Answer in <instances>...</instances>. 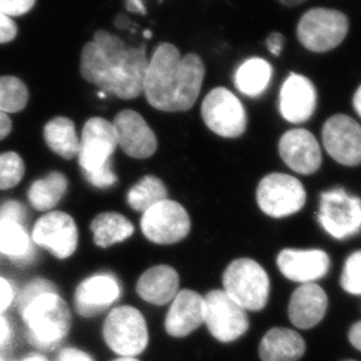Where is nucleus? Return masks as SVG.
<instances>
[{"instance_id":"obj_51","label":"nucleus","mask_w":361,"mask_h":361,"mask_svg":"<svg viewBox=\"0 0 361 361\" xmlns=\"http://www.w3.org/2000/svg\"><path fill=\"white\" fill-rule=\"evenodd\" d=\"M348 361H355V360H348Z\"/></svg>"},{"instance_id":"obj_41","label":"nucleus","mask_w":361,"mask_h":361,"mask_svg":"<svg viewBox=\"0 0 361 361\" xmlns=\"http://www.w3.org/2000/svg\"><path fill=\"white\" fill-rule=\"evenodd\" d=\"M11 332L10 324L0 314V348L10 341Z\"/></svg>"},{"instance_id":"obj_14","label":"nucleus","mask_w":361,"mask_h":361,"mask_svg":"<svg viewBox=\"0 0 361 361\" xmlns=\"http://www.w3.org/2000/svg\"><path fill=\"white\" fill-rule=\"evenodd\" d=\"M327 153L344 166L361 164V126L348 115H334L323 127Z\"/></svg>"},{"instance_id":"obj_17","label":"nucleus","mask_w":361,"mask_h":361,"mask_svg":"<svg viewBox=\"0 0 361 361\" xmlns=\"http://www.w3.org/2000/svg\"><path fill=\"white\" fill-rule=\"evenodd\" d=\"M120 285L111 274H94L78 286L74 302L80 316H97L104 312L120 297Z\"/></svg>"},{"instance_id":"obj_50","label":"nucleus","mask_w":361,"mask_h":361,"mask_svg":"<svg viewBox=\"0 0 361 361\" xmlns=\"http://www.w3.org/2000/svg\"><path fill=\"white\" fill-rule=\"evenodd\" d=\"M0 361H4L3 359L0 358Z\"/></svg>"},{"instance_id":"obj_11","label":"nucleus","mask_w":361,"mask_h":361,"mask_svg":"<svg viewBox=\"0 0 361 361\" xmlns=\"http://www.w3.org/2000/svg\"><path fill=\"white\" fill-rule=\"evenodd\" d=\"M257 202L267 215L274 219L286 217L304 207L305 189L291 175L274 173L265 176L258 184Z\"/></svg>"},{"instance_id":"obj_43","label":"nucleus","mask_w":361,"mask_h":361,"mask_svg":"<svg viewBox=\"0 0 361 361\" xmlns=\"http://www.w3.org/2000/svg\"><path fill=\"white\" fill-rule=\"evenodd\" d=\"M127 10L134 13L146 14V7L143 5L142 0H126Z\"/></svg>"},{"instance_id":"obj_34","label":"nucleus","mask_w":361,"mask_h":361,"mask_svg":"<svg viewBox=\"0 0 361 361\" xmlns=\"http://www.w3.org/2000/svg\"><path fill=\"white\" fill-rule=\"evenodd\" d=\"M27 217L24 204L17 201H8L0 207V221H10L23 226Z\"/></svg>"},{"instance_id":"obj_22","label":"nucleus","mask_w":361,"mask_h":361,"mask_svg":"<svg viewBox=\"0 0 361 361\" xmlns=\"http://www.w3.org/2000/svg\"><path fill=\"white\" fill-rule=\"evenodd\" d=\"M180 277L169 265H157L142 274L136 284L137 295L154 305H166L178 293Z\"/></svg>"},{"instance_id":"obj_38","label":"nucleus","mask_w":361,"mask_h":361,"mask_svg":"<svg viewBox=\"0 0 361 361\" xmlns=\"http://www.w3.org/2000/svg\"><path fill=\"white\" fill-rule=\"evenodd\" d=\"M56 361H93V359L86 352L71 348L60 352Z\"/></svg>"},{"instance_id":"obj_33","label":"nucleus","mask_w":361,"mask_h":361,"mask_svg":"<svg viewBox=\"0 0 361 361\" xmlns=\"http://www.w3.org/2000/svg\"><path fill=\"white\" fill-rule=\"evenodd\" d=\"M56 293V285L52 281L44 279V278H37L33 279L31 283L26 285V288L18 295V309L21 312L30 302H33L39 295H45V293Z\"/></svg>"},{"instance_id":"obj_35","label":"nucleus","mask_w":361,"mask_h":361,"mask_svg":"<svg viewBox=\"0 0 361 361\" xmlns=\"http://www.w3.org/2000/svg\"><path fill=\"white\" fill-rule=\"evenodd\" d=\"M37 0H0V12L7 17H20L33 8Z\"/></svg>"},{"instance_id":"obj_6","label":"nucleus","mask_w":361,"mask_h":361,"mask_svg":"<svg viewBox=\"0 0 361 361\" xmlns=\"http://www.w3.org/2000/svg\"><path fill=\"white\" fill-rule=\"evenodd\" d=\"M104 338L108 348L120 357L141 355L149 341L145 317L132 306L115 307L104 322Z\"/></svg>"},{"instance_id":"obj_27","label":"nucleus","mask_w":361,"mask_h":361,"mask_svg":"<svg viewBox=\"0 0 361 361\" xmlns=\"http://www.w3.org/2000/svg\"><path fill=\"white\" fill-rule=\"evenodd\" d=\"M272 68L270 63L261 58H251L244 61L237 70L235 85L240 93L247 97H259L271 80Z\"/></svg>"},{"instance_id":"obj_2","label":"nucleus","mask_w":361,"mask_h":361,"mask_svg":"<svg viewBox=\"0 0 361 361\" xmlns=\"http://www.w3.org/2000/svg\"><path fill=\"white\" fill-rule=\"evenodd\" d=\"M204 75V63L197 54L180 56L176 46L164 42L148 61L143 93L159 111H189L197 101Z\"/></svg>"},{"instance_id":"obj_20","label":"nucleus","mask_w":361,"mask_h":361,"mask_svg":"<svg viewBox=\"0 0 361 361\" xmlns=\"http://www.w3.org/2000/svg\"><path fill=\"white\" fill-rule=\"evenodd\" d=\"M204 298L197 292H178L166 317V331L171 337L183 338L204 323Z\"/></svg>"},{"instance_id":"obj_16","label":"nucleus","mask_w":361,"mask_h":361,"mask_svg":"<svg viewBox=\"0 0 361 361\" xmlns=\"http://www.w3.org/2000/svg\"><path fill=\"white\" fill-rule=\"evenodd\" d=\"M279 154L286 166L298 174H313L322 166L319 143L306 129L285 133L279 141Z\"/></svg>"},{"instance_id":"obj_1","label":"nucleus","mask_w":361,"mask_h":361,"mask_svg":"<svg viewBox=\"0 0 361 361\" xmlns=\"http://www.w3.org/2000/svg\"><path fill=\"white\" fill-rule=\"evenodd\" d=\"M148 61L145 44L130 47L118 35L99 30L82 49L80 73L104 93L130 100L142 94Z\"/></svg>"},{"instance_id":"obj_28","label":"nucleus","mask_w":361,"mask_h":361,"mask_svg":"<svg viewBox=\"0 0 361 361\" xmlns=\"http://www.w3.org/2000/svg\"><path fill=\"white\" fill-rule=\"evenodd\" d=\"M0 254L18 263H28L35 257V249L24 226L10 221H0Z\"/></svg>"},{"instance_id":"obj_12","label":"nucleus","mask_w":361,"mask_h":361,"mask_svg":"<svg viewBox=\"0 0 361 361\" xmlns=\"http://www.w3.org/2000/svg\"><path fill=\"white\" fill-rule=\"evenodd\" d=\"M190 219L185 209L171 200L153 205L143 212L141 229L145 236L161 245L178 243L190 233Z\"/></svg>"},{"instance_id":"obj_23","label":"nucleus","mask_w":361,"mask_h":361,"mask_svg":"<svg viewBox=\"0 0 361 361\" xmlns=\"http://www.w3.org/2000/svg\"><path fill=\"white\" fill-rule=\"evenodd\" d=\"M305 341L295 331L274 327L259 345L262 361H297L305 353Z\"/></svg>"},{"instance_id":"obj_42","label":"nucleus","mask_w":361,"mask_h":361,"mask_svg":"<svg viewBox=\"0 0 361 361\" xmlns=\"http://www.w3.org/2000/svg\"><path fill=\"white\" fill-rule=\"evenodd\" d=\"M12 130V121L8 115L0 111V141L5 139Z\"/></svg>"},{"instance_id":"obj_36","label":"nucleus","mask_w":361,"mask_h":361,"mask_svg":"<svg viewBox=\"0 0 361 361\" xmlns=\"http://www.w3.org/2000/svg\"><path fill=\"white\" fill-rule=\"evenodd\" d=\"M18 27L13 19L0 12V44H6L17 37Z\"/></svg>"},{"instance_id":"obj_37","label":"nucleus","mask_w":361,"mask_h":361,"mask_svg":"<svg viewBox=\"0 0 361 361\" xmlns=\"http://www.w3.org/2000/svg\"><path fill=\"white\" fill-rule=\"evenodd\" d=\"M13 300V288L10 283L0 277V314L5 312Z\"/></svg>"},{"instance_id":"obj_9","label":"nucleus","mask_w":361,"mask_h":361,"mask_svg":"<svg viewBox=\"0 0 361 361\" xmlns=\"http://www.w3.org/2000/svg\"><path fill=\"white\" fill-rule=\"evenodd\" d=\"M204 298V323L212 337L221 343H231L249 329L247 311L222 290H212Z\"/></svg>"},{"instance_id":"obj_40","label":"nucleus","mask_w":361,"mask_h":361,"mask_svg":"<svg viewBox=\"0 0 361 361\" xmlns=\"http://www.w3.org/2000/svg\"><path fill=\"white\" fill-rule=\"evenodd\" d=\"M348 339L357 350L361 351V322L355 323L348 332Z\"/></svg>"},{"instance_id":"obj_47","label":"nucleus","mask_w":361,"mask_h":361,"mask_svg":"<svg viewBox=\"0 0 361 361\" xmlns=\"http://www.w3.org/2000/svg\"><path fill=\"white\" fill-rule=\"evenodd\" d=\"M285 6H297L299 4L304 3L305 0H279Z\"/></svg>"},{"instance_id":"obj_13","label":"nucleus","mask_w":361,"mask_h":361,"mask_svg":"<svg viewBox=\"0 0 361 361\" xmlns=\"http://www.w3.org/2000/svg\"><path fill=\"white\" fill-rule=\"evenodd\" d=\"M32 238L39 247L49 250L54 257L65 259L75 252L78 247L77 224L66 212H52L35 223Z\"/></svg>"},{"instance_id":"obj_31","label":"nucleus","mask_w":361,"mask_h":361,"mask_svg":"<svg viewBox=\"0 0 361 361\" xmlns=\"http://www.w3.org/2000/svg\"><path fill=\"white\" fill-rule=\"evenodd\" d=\"M24 174V161L17 153L0 154V190H7L18 185Z\"/></svg>"},{"instance_id":"obj_49","label":"nucleus","mask_w":361,"mask_h":361,"mask_svg":"<svg viewBox=\"0 0 361 361\" xmlns=\"http://www.w3.org/2000/svg\"><path fill=\"white\" fill-rule=\"evenodd\" d=\"M143 35H145V38H152L153 33L149 30H146V31L143 32Z\"/></svg>"},{"instance_id":"obj_24","label":"nucleus","mask_w":361,"mask_h":361,"mask_svg":"<svg viewBox=\"0 0 361 361\" xmlns=\"http://www.w3.org/2000/svg\"><path fill=\"white\" fill-rule=\"evenodd\" d=\"M90 230L97 247H109L128 240L134 233V226L121 214L107 212L97 215L92 221Z\"/></svg>"},{"instance_id":"obj_32","label":"nucleus","mask_w":361,"mask_h":361,"mask_svg":"<svg viewBox=\"0 0 361 361\" xmlns=\"http://www.w3.org/2000/svg\"><path fill=\"white\" fill-rule=\"evenodd\" d=\"M341 283L348 293L361 295V251L352 254L345 262Z\"/></svg>"},{"instance_id":"obj_4","label":"nucleus","mask_w":361,"mask_h":361,"mask_svg":"<svg viewBox=\"0 0 361 361\" xmlns=\"http://www.w3.org/2000/svg\"><path fill=\"white\" fill-rule=\"evenodd\" d=\"M20 313L30 344L40 351H52L70 334V307L58 293L39 295Z\"/></svg>"},{"instance_id":"obj_8","label":"nucleus","mask_w":361,"mask_h":361,"mask_svg":"<svg viewBox=\"0 0 361 361\" xmlns=\"http://www.w3.org/2000/svg\"><path fill=\"white\" fill-rule=\"evenodd\" d=\"M201 113L208 128L222 137H238L247 129L243 104L226 88H214L202 102Z\"/></svg>"},{"instance_id":"obj_10","label":"nucleus","mask_w":361,"mask_h":361,"mask_svg":"<svg viewBox=\"0 0 361 361\" xmlns=\"http://www.w3.org/2000/svg\"><path fill=\"white\" fill-rule=\"evenodd\" d=\"M319 222L338 240L355 236L361 229V200L336 188L320 196Z\"/></svg>"},{"instance_id":"obj_46","label":"nucleus","mask_w":361,"mask_h":361,"mask_svg":"<svg viewBox=\"0 0 361 361\" xmlns=\"http://www.w3.org/2000/svg\"><path fill=\"white\" fill-rule=\"evenodd\" d=\"M20 361H49L47 359L44 357V355H28V357H26V358L23 359V360Z\"/></svg>"},{"instance_id":"obj_25","label":"nucleus","mask_w":361,"mask_h":361,"mask_svg":"<svg viewBox=\"0 0 361 361\" xmlns=\"http://www.w3.org/2000/svg\"><path fill=\"white\" fill-rule=\"evenodd\" d=\"M46 143L54 153L65 160H72L79 153V137L71 118L56 116L44 128Z\"/></svg>"},{"instance_id":"obj_3","label":"nucleus","mask_w":361,"mask_h":361,"mask_svg":"<svg viewBox=\"0 0 361 361\" xmlns=\"http://www.w3.org/2000/svg\"><path fill=\"white\" fill-rule=\"evenodd\" d=\"M118 146L113 123L97 116L85 123L78 157L85 178L94 187L107 189L118 182L111 162Z\"/></svg>"},{"instance_id":"obj_48","label":"nucleus","mask_w":361,"mask_h":361,"mask_svg":"<svg viewBox=\"0 0 361 361\" xmlns=\"http://www.w3.org/2000/svg\"><path fill=\"white\" fill-rule=\"evenodd\" d=\"M113 361H139L135 358H127V357H120L118 359H115Z\"/></svg>"},{"instance_id":"obj_44","label":"nucleus","mask_w":361,"mask_h":361,"mask_svg":"<svg viewBox=\"0 0 361 361\" xmlns=\"http://www.w3.org/2000/svg\"><path fill=\"white\" fill-rule=\"evenodd\" d=\"M114 25L120 30H126L130 25V19L126 14H118L115 18Z\"/></svg>"},{"instance_id":"obj_18","label":"nucleus","mask_w":361,"mask_h":361,"mask_svg":"<svg viewBox=\"0 0 361 361\" xmlns=\"http://www.w3.org/2000/svg\"><path fill=\"white\" fill-rule=\"evenodd\" d=\"M317 106V92L307 78L292 73L281 86L279 109L286 121L302 123L312 116Z\"/></svg>"},{"instance_id":"obj_29","label":"nucleus","mask_w":361,"mask_h":361,"mask_svg":"<svg viewBox=\"0 0 361 361\" xmlns=\"http://www.w3.org/2000/svg\"><path fill=\"white\" fill-rule=\"evenodd\" d=\"M167 188L160 178L147 175L130 188L127 202L136 212H145L153 205L167 200Z\"/></svg>"},{"instance_id":"obj_26","label":"nucleus","mask_w":361,"mask_h":361,"mask_svg":"<svg viewBox=\"0 0 361 361\" xmlns=\"http://www.w3.org/2000/svg\"><path fill=\"white\" fill-rule=\"evenodd\" d=\"M68 180L60 171H53L44 178L33 182L27 198L32 208L39 212L52 210L66 194Z\"/></svg>"},{"instance_id":"obj_45","label":"nucleus","mask_w":361,"mask_h":361,"mask_svg":"<svg viewBox=\"0 0 361 361\" xmlns=\"http://www.w3.org/2000/svg\"><path fill=\"white\" fill-rule=\"evenodd\" d=\"M353 106L359 116L361 118V86L355 92V97H353Z\"/></svg>"},{"instance_id":"obj_15","label":"nucleus","mask_w":361,"mask_h":361,"mask_svg":"<svg viewBox=\"0 0 361 361\" xmlns=\"http://www.w3.org/2000/svg\"><path fill=\"white\" fill-rule=\"evenodd\" d=\"M115 132L118 145L128 157L147 159L157 152V139L142 115L126 109L115 116Z\"/></svg>"},{"instance_id":"obj_21","label":"nucleus","mask_w":361,"mask_h":361,"mask_svg":"<svg viewBox=\"0 0 361 361\" xmlns=\"http://www.w3.org/2000/svg\"><path fill=\"white\" fill-rule=\"evenodd\" d=\"M329 299L319 285L307 283L299 286L288 304V318L302 330H309L323 320L327 311Z\"/></svg>"},{"instance_id":"obj_19","label":"nucleus","mask_w":361,"mask_h":361,"mask_svg":"<svg viewBox=\"0 0 361 361\" xmlns=\"http://www.w3.org/2000/svg\"><path fill=\"white\" fill-rule=\"evenodd\" d=\"M277 265L290 281L307 284L326 276L330 257L322 250L285 249L278 255Z\"/></svg>"},{"instance_id":"obj_39","label":"nucleus","mask_w":361,"mask_h":361,"mask_svg":"<svg viewBox=\"0 0 361 361\" xmlns=\"http://www.w3.org/2000/svg\"><path fill=\"white\" fill-rule=\"evenodd\" d=\"M284 35L278 33V32L271 33L267 39V46H268L269 51L276 56L281 54V49L284 47Z\"/></svg>"},{"instance_id":"obj_7","label":"nucleus","mask_w":361,"mask_h":361,"mask_svg":"<svg viewBox=\"0 0 361 361\" xmlns=\"http://www.w3.org/2000/svg\"><path fill=\"white\" fill-rule=\"evenodd\" d=\"M348 32V19L343 12L313 8L299 21L297 35L302 46L312 52H327L341 45Z\"/></svg>"},{"instance_id":"obj_30","label":"nucleus","mask_w":361,"mask_h":361,"mask_svg":"<svg viewBox=\"0 0 361 361\" xmlns=\"http://www.w3.org/2000/svg\"><path fill=\"white\" fill-rule=\"evenodd\" d=\"M28 101L26 85L16 77L0 78V111L18 113L23 111Z\"/></svg>"},{"instance_id":"obj_5","label":"nucleus","mask_w":361,"mask_h":361,"mask_svg":"<svg viewBox=\"0 0 361 361\" xmlns=\"http://www.w3.org/2000/svg\"><path fill=\"white\" fill-rule=\"evenodd\" d=\"M223 285L226 295L245 311H261L268 302V274L250 258H240L229 264L223 274Z\"/></svg>"}]
</instances>
